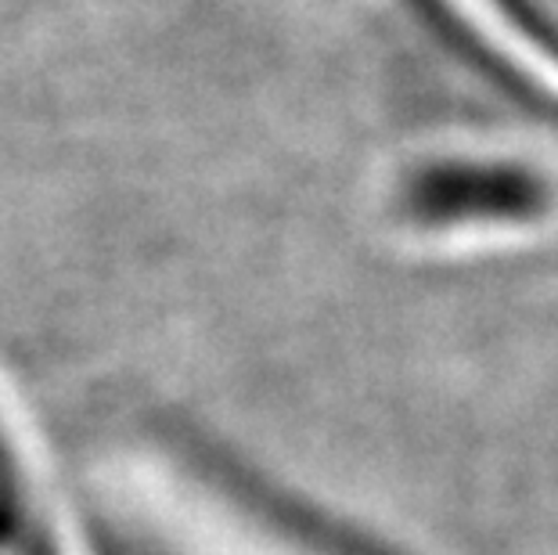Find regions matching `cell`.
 Returning a JSON list of instances; mask_svg holds the SVG:
<instances>
[{"mask_svg":"<svg viewBox=\"0 0 558 555\" xmlns=\"http://www.w3.org/2000/svg\"><path fill=\"white\" fill-rule=\"evenodd\" d=\"M173 466L184 502L116 538V555H403L220 447L187 441Z\"/></svg>","mask_w":558,"mask_h":555,"instance_id":"1","label":"cell"},{"mask_svg":"<svg viewBox=\"0 0 558 555\" xmlns=\"http://www.w3.org/2000/svg\"><path fill=\"white\" fill-rule=\"evenodd\" d=\"M541 181L508 162H425L400 184V217L414 228L526 220L541 209Z\"/></svg>","mask_w":558,"mask_h":555,"instance_id":"2","label":"cell"},{"mask_svg":"<svg viewBox=\"0 0 558 555\" xmlns=\"http://www.w3.org/2000/svg\"><path fill=\"white\" fill-rule=\"evenodd\" d=\"M0 555H80L26 444L0 415Z\"/></svg>","mask_w":558,"mask_h":555,"instance_id":"3","label":"cell"}]
</instances>
